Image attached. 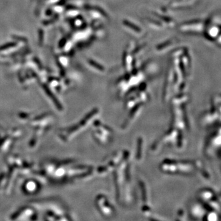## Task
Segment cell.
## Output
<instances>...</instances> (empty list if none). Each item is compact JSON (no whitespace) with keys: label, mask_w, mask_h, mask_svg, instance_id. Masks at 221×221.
Segmentation results:
<instances>
[{"label":"cell","mask_w":221,"mask_h":221,"mask_svg":"<svg viewBox=\"0 0 221 221\" xmlns=\"http://www.w3.org/2000/svg\"><path fill=\"white\" fill-rule=\"evenodd\" d=\"M24 192L28 193H35L38 191V189L40 188L39 185L35 181L30 180L25 182L24 185H23Z\"/></svg>","instance_id":"obj_1"}]
</instances>
